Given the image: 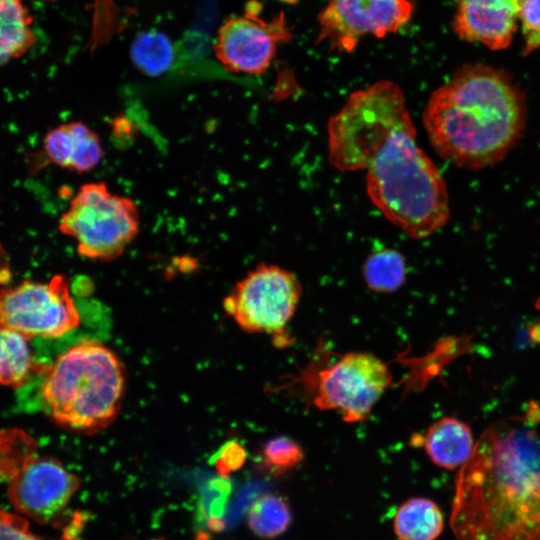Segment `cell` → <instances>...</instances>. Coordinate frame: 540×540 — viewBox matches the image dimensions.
<instances>
[{"label": "cell", "instance_id": "6da1fadb", "mask_svg": "<svg viewBox=\"0 0 540 540\" xmlns=\"http://www.w3.org/2000/svg\"><path fill=\"white\" fill-rule=\"evenodd\" d=\"M328 158L341 172L366 171L373 204L411 238L434 233L449 219L445 181L418 146L402 89L380 81L353 92L328 121Z\"/></svg>", "mask_w": 540, "mask_h": 540}, {"label": "cell", "instance_id": "7a4b0ae2", "mask_svg": "<svg viewBox=\"0 0 540 540\" xmlns=\"http://www.w3.org/2000/svg\"><path fill=\"white\" fill-rule=\"evenodd\" d=\"M533 418L487 428L456 478L457 540H540V435Z\"/></svg>", "mask_w": 540, "mask_h": 540}, {"label": "cell", "instance_id": "3957f363", "mask_svg": "<svg viewBox=\"0 0 540 540\" xmlns=\"http://www.w3.org/2000/svg\"><path fill=\"white\" fill-rule=\"evenodd\" d=\"M526 100L503 69L468 64L430 96L423 124L435 151L477 170L500 162L520 139Z\"/></svg>", "mask_w": 540, "mask_h": 540}, {"label": "cell", "instance_id": "277c9868", "mask_svg": "<svg viewBox=\"0 0 540 540\" xmlns=\"http://www.w3.org/2000/svg\"><path fill=\"white\" fill-rule=\"evenodd\" d=\"M40 400L60 427L93 434L109 426L119 413L125 375L116 354L102 343L81 340L45 364Z\"/></svg>", "mask_w": 540, "mask_h": 540}, {"label": "cell", "instance_id": "5b68a950", "mask_svg": "<svg viewBox=\"0 0 540 540\" xmlns=\"http://www.w3.org/2000/svg\"><path fill=\"white\" fill-rule=\"evenodd\" d=\"M139 227L135 201L112 193L104 182L82 185L58 223L59 231L76 241L80 256L98 261L119 257Z\"/></svg>", "mask_w": 540, "mask_h": 540}, {"label": "cell", "instance_id": "8992f818", "mask_svg": "<svg viewBox=\"0 0 540 540\" xmlns=\"http://www.w3.org/2000/svg\"><path fill=\"white\" fill-rule=\"evenodd\" d=\"M319 410L338 412L348 423L366 420L392 383L388 365L368 352H349L306 379Z\"/></svg>", "mask_w": 540, "mask_h": 540}, {"label": "cell", "instance_id": "52a82bcc", "mask_svg": "<svg viewBox=\"0 0 540 540\" xmlns=\"http://www.w3.org/2000/svg\"><path fill=\"white\" fill-rule=\"evenodd\" d=\"M301 294V284L292 272L260 264L235 285L223 307L243 330L284 339Z\"/></svg>", "mask_w": 540, "mask_h": 540}, {"label": "cell", "instance_id": "ba28073f", "mask_svg": "<svg viewBox=\"0 0 540 540\" xmlns=\"http://www.w3.org/2000/svg\"><path fill=\"white\" fill-rule=\"evenodd\" d=\"M79 324L80 316L64 275L48 282L25 280L0 290V326L27 339L58 338Z\"/></svg>", "mask_w": 540, "mask_h": 540}, {"label": "cell", "instance_id": "9c48e42d", "mask_svg": "<svg viewBox=\"0 0 540 540\" xmlns=\"http://www.w3.org/2000/svg\"><path fill=\"white\" fill-rule=\"evenodd\" d=\"M81 485V479L50 456L36 453L31 439L17 462L8 498L22 515L50 524L58 519Z\"/></svg>", "mask_w": 540, "mask_h": 540}, {"label": "cell", "instance_id": "30bf717a", "mask_svg": "<svg viewBox=\"0 0 540 540\" xmlns=\"http://www.w3.org/2000/svg\"><path fill=\"white\" fill-rule=\"evenodd\" d=\"M258 9L259 4H248L243 16L227 19L218 30L215 55L230 72L263 74L270 67L278 45L292 38L283 13L265 21L258 16Z\"/></svg>", "mask_w": 540, "mask_h": 540}, {"label": "cell", "instance_id": "8fae6325", "mask_svg": "<svg viewBox=\"0 0 540 540\" xmlns=\"http://www.w3.org/2000/svg\"><path fill=\"white\" fill-rule=\"evenodd\" d=\"M412 12L409 0H329L319 15L318 42L351 52L363 36L384 37L396 32Z\"/></svg>", "mask_w": 540, "mask_h": 540}, {"label": "cell", "instance_id": "7c38bea8", "mask_svg": "<svg viewBox=\"0 0 540 540\" xmlns=\"http://www.w3.org/2000/svg\"><path fill=\"white\" fill-rule=\"evenodd\" d=\"M518 28L517 0H455L453 30L467 42L502 50Z\"/></svg>", "mask_w": 540, "mask_h": 540}, {"label": "cell", "instance_id": "4fadbf2b", "mask_svg": "<svg viewBox=\"0 0 540 540\" xmlns=\"http://www.w3.org/2000/svg\"><path fill=\"white\" fill-rule=\"evenodd\" d=\"M42 148L46 162L79 174L95 169L104 157L100 137L81 121L49 129Z\"/></svg>", "mask_w": 540, "mask_h": 540}, {"label": "cell", "instance_id": "5bb4252c", "mask_svg": "<svg viewBox=\"0 0 540 540\" xmlns=\"http://www.w3.org/2000/svg\"><path fill=\"white\" fill-rule=\"evenodd\" d=\"M423 445L430 460L445 469L462 467L475 447L470 427L454 417H443L430 425Z\"/></svg>", "mask_w": 540, "mask_h": 540}, {"label": "cell", "instance_id": "9a60e30c", "mask_svg": "<svg viewBox=\"0 0 540 540\" xmlns=\"http://www.w3.org/2000/svg\"><path fill=\"white\" fill-rule=\"evenodd\" d=\"M32 24L33 17L23 0H0V67L35 45Z\"/></svg>", "mask_w": 540, "mask_h": 540}, {"label": "cell", "instance_id": "2e32d148", "mask_svg": "<svg viewBox=\"0 0 540 540\" xmlns=\"http://www.w3.org/2000/svg\"><path fill=\"white\" fill-rule=\"evenodd\" d=\"M393 527L399 540H435L443 530L444 519L435 502L413 497L398 507Z\"/></svg>", "mask_w": 540, "mask_h": 540}, {"label": "cell", "instance_id": "e0dca14e", "mask_svg": "<svg viewBox=\"0 0 540 540\" xmlns=\"http://www.w3.org/2000/svg\"><path fill=\"white\" fill-rule=\"evenodd\" d=\"M28 340L12 329L0 326V384L15 389L24 387L33 374L42 371L31 354Z\"/></svg>", "mask_w": 540, "mask_h": 540}, {"label": "cell", "instance_id": "ac0fdd59", "mask_svg": "<svg viewBox=\"0 0 540 540\" xmlns=\"http://www.w3.org/2000/svg\"><path fill=\"white\" fill-rule=\"evenodd\" d=\"M130 56L140 72L148 76H159L171 68L174 48L165 34L151 30L136 36L131 45Z\"/></svg>", "mask_w": 540, "mask_h": 540}, {"label": "cell", "instance_id": "d6986e66", "mask_svg": "<svg viewBox=\"0 0 540 540\" xmlns=\"http://www.w3.org/2000/svg\"><path fill=\"white\" fill-rule=\"evenodd\" d=\"M363 277L366 285L374 292H395L406 279L405 259L394 249L375 251L364 262Z\"/></svg>", "mask_w": 540, "mask_h": 540}, {"label": "cell", "instance_id": "ffe728a7", "mask_svg": "<svg viewBox=\"0 0 540 540\" xmlns=\"http://www.w3.org/2000/svg\"><path fill=\"white\" fill-rule=\"evenodd\" d=\"M292 520L287 501L280 495L266 493L254 500L247 514L250 529L261 538L283 534Z\"/></svg>", "mask_w": 540, "mask_h": 540}, {"label": "cell", "instance_id": "44dd1931", "mask_svg": "<svg viewBox=\"0 0 540 540\" xmlns=\"http://www.w3.org/2000/svg\"><path fill=\"white\" fill-rule=\"evenodd\" d=\"M230 493L231 483L225 477L220 476L206 483L200 512L209 530L220 532L224 528V512Z\"/></svg>", "mask_w": 540, "mask_h": 540}, {"label": "cell", "instance_id": "7402d4cb", "mask_svg": "<svg viewBox=\"0 0 540 540\" xmlns=\"http://www.w3.org/2000/svg\"><path fill=\"white\" fill-rule=\"evenodd\" d=\"M265 465L275 474L292 469L303 459L301 446L293 439L278 436L267 442L262 453Z\"/></svg>", "mask_w": 540, "mask_h": 540}, {"label": "cell", "instance_id": "603a6c76", "mask_svg": "<svg viewBox=\"0 0 540 540\" xmlns=\"http://www.w3.org/2000/svg\"><path fill=\"white\" fill-rule=\"evenodd\" d=\"M517 18L528 54L540 47V0H517Z\"/></svg>", "mask_w": 540, "mask_h": 540}, {"label": "cell", "instance_id": "cb8c5ba5", "mask_svg": "<svg viewBox=\"0 0 540 540\" xmlns=\"http://www.w3.org/2000/svg\"><path fill=\"white\" fill-rule=\"evenodd\" d=\"M212 460L219 476L227 478L231 472L243 465L245 451L240 444L229 442L217 452Z\"/></svg>", "mask_w": 540, "mask_h": 540}, {"label": "cell", "instance_id": "d4e9b609", "mask_svg": "<svg viewBox=\"0 0 540 540\" xmlns=\"http://www.w3.org/2000/svg\"><path fill=\"white\" fill-rule=\"evenodd\" d=\"M0 540L41 539L29 530V525L25 518L0 510Z\"/></svg>", "mask_w": 540, "mask_h": 540}, {"label": "cell", "instance_id": "484cf974", "mask_svg": "<svg viewBox=\"0 0 540 540\" xmlns=\"http://www.w3.org/2000/svg\"><path fill=\"white\" fill-rule=\"evenodd\" d=\"M12 279L10 256L0 243V285H7Z\"/></svg>", "mask_w": 540, "mask_h": 540}, {"label": "cell", "instance_id": "4316f807", "mask_svg": "<svg viewBox=\"0 0 540 540\" xmlns=\"http://www.w3.org/2000/svg\"><path fill=\"white\" fill-rule=\"evenodd\" d=\"M34 1H56V0H34Z\"/></svg>", "mask_w": 540, "mask_h": 540}]
</instances>
